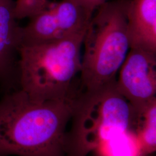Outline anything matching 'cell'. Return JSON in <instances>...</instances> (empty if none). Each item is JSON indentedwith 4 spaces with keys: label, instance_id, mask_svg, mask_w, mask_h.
<instances>
[{
    "label": "cell",
    "instance_id": "6da1fadb",
    "mask_svg": "<svg viewBox=\"0 0 156 156\" xmlns=\"http://www.w3.org/2000/svg\"><path fill=\"white\" fill-rule=\"evenodd\" d=\"M73 98L37 102L15 90L0 100V156H67Z\"/></svg>",
    "mask_w": 156,
    "mask_h": 156
},
{
    "label": "cell",
    "instance_id": "7a4b0ae2",
    "mask_svg": "<svg viewBox=\"0 0 156 156\" xmlns=\"http://www.w3.org/2000/svg\"><path fill=\"white\" fill-rule=\"evenodd\" d=\"M85 32L51 42L20 46L19 89L37 102L73 97L72 86L80 72Z\"/></svg>",
    "mask_w": 156,
    "mask_h": 156
},
{
    "label": "cell",
    "instance_id": "3957f363",
    "mask_svg": "<svg viewBox=\"0 0 156 156\" xmlns=\"http://www.w3.org/2000/svg\"><path fill=\"white\" fill-rule=\"evenodd\" d=\"M129 0L108 1L94 13L84 35L81 92L115 83L130 49L127 11Z\"/></svg>",
    "mask_w": 156,
    "mask_h": 156
},
{
    "label": "cell",
    "instance_id": "277c9868",
    "mask_svg": "<svg viewBox=\"0 0 156 156\" xmlns=\"http://www.w3.org/2000/svg\"><path fill=\"white\" fill-rule=\"evenodd\" d=\"M135 120L133 107L116 83L94 91H80L73 98L67 156H87L103 142L126 133Z\"/></svg>",
    "mask_w": 156,
    "mask_h": 156
},
{
    "label": "cell",
    "instance_id": "5b68a950",
    "mask_svg": "<svg viewBox=\"0 0 156 156\" xmlns=\"http://www.w3.org/2000/svg\"><path fill=\"white\" fill-rule=\"evenodd\" d=\"M93 14L75 0L51 2L22 26L20 46L51 42L84 33Z\"/></svg>",
    "mask_w": 156,
    "mask_h": 156
},
{
    "label": "cell",
    "instance_id": "8992f818",
    "mask_svg": "<svg viewBox=\"0 0 156 156\" xmlns=\"http://www.w3.org/2000/svg\"><path fill=\"white\" fill-rule=\"evenodd\" d=\"M116 86L133 107L136 119L156 99V53L131 48L118 73Z\"/></svg>",
    "mask_w": 156,
    "mask_h": 156
},
{
    "label": "cell",
    "instance_id": "52a82bcc",
    "mask_svg": "<svg viewBox=\"0 0 156 156\" xmlns=\"http://www.w3.org/2000/svg\"><path fill=\"white\" fill-rule=\"evenodd\" d=\"M15 0H0V89H19L18 50L21 28L15 13Z\"/></svg>",
    "mask_w": 156,
    "mask_h": 156
},
{
    "label": "cell",
    "instance_id": "ba28073f",
    "mask_svg": "<svg viewBox=\"0 0 156 156\" xmlns=\"http://www.w3.org/2000/svg\"><path fill=\"white\" fill-rule=\"evenodd\" d=\"M127 20L130 48L156 53V0H129Z\"/></svg>",
    "mask_w": 156,
    "mask_h": 156
},
{
    "label": "cell",
    "instance_id": "9c48e42d",
    "mask_svg": "<svg viewBox=\"0 0 156 156\" xmlns=\"http://www.w3.org/2000/svg\"><path fill=\"white\" fill-rule=\"evenodd\" d=\"M135 122L140 123L137 138L141 154L153 153L156 151V99L151 102Z\"/></svg>",
    "mask_w": 156,
    "mask_h": 156
},
{
    "label": "cell",
    "instance_id": "30bf717a",
    "mask_svg": "<svg viewBox=\"0 0 156 156\" xmlns=\"http://www.w3.org/2000/svg\"><path fill=\"white\" fill-rule=\"evenodd\" d=\"M49 0H15V13L17 20L31 17L48 8Z\"/></svg>",
    "mask_w": 156,
    "mask_h": 156
},
{
    "label": "cell",
    "instance_id": "8fae6325",
    "mask_svg": "<svg viewBox=\"0 0 156 156\" xmlns=\"http://www.w3.org/2000/svg\"><path fill=\"white\" fill-rule=\"evenodd\" d=\"M79 5L87 11L94 13L95 11L109 0H75Z\"/></svg>",
    "mask_w": 156,
    "mask_h": 156
}]
</instances>
